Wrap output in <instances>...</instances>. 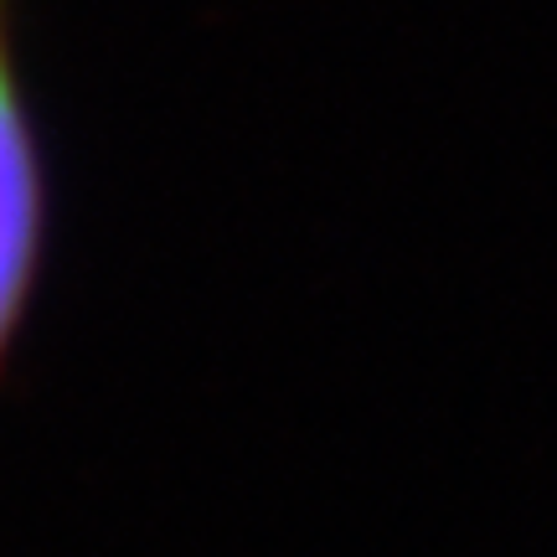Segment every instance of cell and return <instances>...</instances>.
I'll list each match as a JSON object with an SVG mask.
<instances>
[{
	"label": "cell",
	"mask_w": 557,
	"mask_h": 557,
	"mask_svg": "<svg viewBox=\"0 0 557 557\" xmlns=\"http://www.w3.org/2000/svg\"><path fill=\"white\" fill-rule=\"evenodd\" d=\"M47 259V160L16 52H0V361L32 310Z\"/></svg>",
	"instance_id": "cell-1"
},
{
	"label": "cell",
	"mask_w": 557,
	"mask_h": 557,
	"mask_svg": "<svg viewBox=\"0 0 557 557\" xmlns=\"http://www.w3.org/2000/svg\"><path fill=\"white\" fill-rule=\"evenodd\" d=\"M11 47V0H0V52Z\"/></svg>",
	"instance_id": "cell-2"
}]
</instances>
